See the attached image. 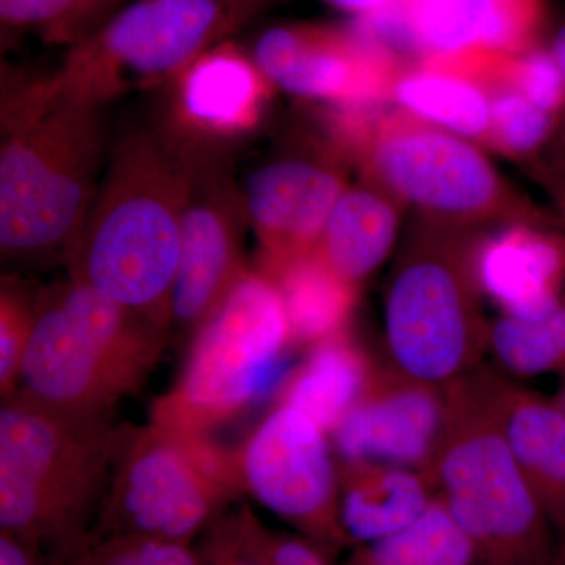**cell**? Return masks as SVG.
Wrapping results in <instances>:
<instances>
[{
  "label": "cell",
  "mask_w": 565,
  "mask_h": 565,
  "mask_svg": "<svg viewBox=\"0 0 565 565\" xmlns=\"http://www.w3.org/2000/svg\"><path fill=\"white\" fill-rule=\"evenodd\" d=\"M193 161L159 126L118 140L65 263L73 280L167 330Z\"/></svg>",
  "instance_id": "cell-1"
},
{
  "label": "cell",
  "mask_w": 565,
  "mask_h": 565,
  "mask_svg": "<svg viewBox=\"0 0 565 565\" xmlns=\"http://www.w3.org/2000/svg\"><path fill=\"white\" fill-rule=\"evenodd\" d=\"M106 107L41 79L3 98L0 252L18 266L66 263L111 151Z\"/></svg>",
  "instance_id": "cell-2"
},
{
  "label": "cell",
  "mask_w": 565,
  "mask_h": 565,
  "mask_svg": "<svg viewBox=\"0 0 565 565\" xmlns=\"http://www.w3.org/2000/svg\"><path fill=\"white\" fill-rule=\"evenodd\" d=\"M117 429L13 393L0 411V531L66 565L95 530Z\"/></svg>",
  "instance_id": "cell-3"
},
{
  "label": "cell",
  "mask_w": 565,
  "mask_h": 565,
  "mask_svg": "<svg viewBox=\"0 0 565 565\" xmlns=\"http://www.w3.org/2000/svg\"><path fill=\"white\" fill-rule=\"evenodd\" d=\"M167 341L161 323L68 277L40 289L14 393L62 414L110 422L145 384Z\"/></svg>",
  "instance_id": "cell-4"
},
{
  "label": "cell",
  "mask_w": 565,
  "mask_h": 565,
  "mask_svg": "<svg viewBox=\"0 0 565 565\" xmlns=\"http://www.w3.org/2000/svg\"><path fill=\"white\" fill-rule=\"evenodd\" d=\"M274 0H132L70 47L43 77L63 98L107 107L139 88L169 87L204 52L245 31Z\"/></svg>",
  "instance_id": "cell-5"
},
{
  "label": "cell",
  "mask_w": 565,
  "mask_h": 565,
  "mask_svg": "<svg viewBox=\"0 0 565 565\" xmlns=\"http://www.w3.org/2000/svg\"><path fill=\"white\" fill-rule=\"evenodd\" d=\"M427 475L484 565H559V542L468 375Z\"/></svg>",
  "instance_id": "cell-6"
},
{
  "label": "cell",
  "mask_w": 565,
  "mask_h": 565,
  "mask_svg": "<svg viewBox=\"0 0 565 565\" xmlns=\"http://www.w3.org/2000/svg\"><path fill=\"white\" fill-rule=\"evenodd\" d=\"M193 334L180 382L152 405L156 426L207 435L285 381L288 319L262 270H245Z\"/></svg>",
  "instance_id": "cell-7"
},
{
  "label": "cell",
  "mask_w": 565,
  "mask_h": 565,
  "mask_svg": "<svg viewBox=\"0 0 565 565\" xmlns=\"http://www.w3.org/2000/svg\"><path fill=\"white\" fill-rule=\"evenodd\" d=\"M239 493L236 456L211 444L207 435L152 423L121 427L90 539L147 535L192 544Z\"/></svg>",
  "instance_id": "cell-8"
},
{
  "label": "cell",
  "mask_w": 565,
  "mask_h": 565,
  "mask_svg": "<svg viewBox=\"0 0 565 565\" xmlns=\"http://www.w3.org/2000/svg\"><path fill=\"white\" fill-rule=\"evenodd\" d=\"M478 288L475 266L451 247L424 244L408 252L385 300V343L394 370L440 386L478 370L490 341Z\"/></svg>",
  "instance_id": "cell-9"
},
{
  "label": "cell",
  "mask_w": 565,
  "mask_h": 565,
  "mask_svg": "<svg viewBox=\"0 0 565 565\" xmlns=\"http://www.w3.org/2000/svg\"><path fill=\"white\" fill-rule=\"evenodd\" d=\"M329 434L277 404L236 455L243 492L297 533L337 553L351 546L341 523L340 463Z\"/></svg>",
  "instance_id": "cell-10"
},
{
  "label": "cell",
  "mask_w": 565,
  "mask_h": 565,
  "mask_svg": "<svg viewBox=\"0 0 565 565\" xmlns=\"http://www.w3.org/2000/svg\"><path fill=\"white\" fill-rule=\"evenodd\" d=\"M248 218L228 156L195 154L181 221V255L169 300V330L193 332L247 270Z\"/></svg>",
  "instance_id": "cell-11"
},
{
  "label": "cell",
  "mask_w": 565,
  "mask_h": 565,
  "mask_svg": "<svg viewBox=\"0 0 565 565\" xmlns=\"http://www.w3.org/2000/svg\"><path fill=\"white\" fill-rule=\"evenodd\" d=\"M452 411V385L416 381L375 364L366 392L330 434L340 463L429 471Z\"/></svg>",
  "instance_id": "cell-12"
},
{
  "label": "cell",
  "mask_w": 565,
  "mask_h": 565,
  "mask_svg": "<svg viewBox=\"0 0 565 565\" xmlns=\"http://www.w3.org/2000/svg\"><path fill=\"white\" fill-rule=\"evenodd\" d=\"M267 84L252 55L223 41L169 85L170 111L158 126L189 151L226 156L258 125Z\"/></svg>",
  "instance_id": "cell-13"
},
{
  "label": "cell",
  "mask_w": 565,
  "mask_h": 565,
  "mask_svg": "<svg viewBox=\"0 0 565 565\" xmlns=\"http://www.w3.org/2000/svg\"><path fill=\"white\" fill-rule=\"evenodd\" d=\"M379 180L401 199L452 217H476L497 203L500 181L467 141L408 129L390 134L373 151Z\"/></svg>",
  "instance_id": "cell-14"
},
{
  "label": "cell",
  "mask_w": 565,
  "mask_h": 565,
  "mask_svg": "<svg viewBox=\"0 0 565 565\" xmlns=\"http://www.w3.org/2000/svg\"><path fill=\"white\" fill-rule=\"evenodd\" d=\"M239 189L248 225L262 244V273L316 252L327 218L344 192L340 174L303 158L253 167Z\"/></svg>",
  "instance_id": "cell-15"
},
{
  "label": "cell",
  "mask_w": 565,
  "mask_h": 565,
  "mask_svg": "<svg viewBox=\"0 0 565 565\" xmlns=\"http://www.w3.org/2000/svg\"><path fill=\"white\" fill-rule=\"evenodd\" d=\"M522 468L565 561V416L553 397L526 388L497 366L468 374Z\"/></svg>",
  "instance_id": "cell-16"
},
{
  "label": "cell",
  "mask_w": 565,
  "mask_h": 565,
  "mask_svg": "<svg viewBox=\"0 0 565 565\" xmlns=\"http://www.w3.org/2000/svg\"><path fill=\"white\" fill-rule=\"evenodd\" d=\"M250 55L270 84L302 98H343L360 79L355 41L326 28L275 25Z\"/></svg>",
  "instance_id": "cell-17"
},
{
  "label": "cell",
  "mask_w": 565,
  "mask_h": 565,
  "mask_svg": "<svg viewBox=\"0 0 565 565\" xmlns=\"http://www.w3.org/2000/svg\"><path fill=\"white\" fill-rule=\"evenodd\" d=\"M475 273L504 316L541 318L565 294V244L550 234L512 230L482 248Z\"/></svg>",
  "instance_id": "cell-18"
},
{
  "label": "cell",
  "mask_w": 565,
  "mask_h": 565,
  "mask_svg": "<svg viewBox=\"0 0 565 565\" xmlns=\"http://www.w3.org/2000/svg\"><path fill=\"white\" fill-rule=\"evenodd\" d=\"M407 31L435 54L511 50L525 43L539 0H404Z\"/></svg>",
  "instance_id": "cell-19"
},
{
  "label": "cell",
  "mask_w": 565,
  "mask_h": 565,
  "mask_svg": "<svg viewBox=\"0 0 565 565\" xmlns=\"http://www.w3.org/2000/svg\"><path fill=\"white\" fill-rule=\"evenodd\" d=\"M437 498L426 471L381 463H340V512L351 546L401 533Z\"/></svg>",
  "instance_id": "cell-20"
},
{
  "label": "cell",
  "mask_w": 565,
  "mask_h": 565,
  "mask_svg": "<svg viewBox=\"0 0 565 565\" xmlns=\"http://www.w3.org/2000/svg\"><path fill=\"white\" fill-rule=\"evenodd\" d=\"M375 363L345 333L311 348L310 355L280 385V403L332 434L366 392Z\"/></svg>",
  "instance_id": "cell-21"
},
{
  "label": "cell",
  "mask_w": 565,
  "mask_h": 565,
  "mask_svg": "<svg viewBox=\"0 0 565 565\" xmlns=\"http://www.w3.org/2000/svg\"><path fill=\"white\" fill-rule=\"evenodd\" d=\"M263 274L280 294L291 344L313 348L344 333L355 303L356 285L341 277L318 253Z\"/></svg>",
  "instance_id": "cell-22"
},
{
  "label": "cell",
  "mask_w": 565,
  "mask_h": 565,
  "mask_svg": "<svg viewBox=\"0 0 565 565\" xmlns=\"http://www.w3.org/2000/svg\"><path fill=\"white\" fill-rule=\"evenodd\" d=\"M397 214L377 193L352 189L334 203L316 253L345 280L359 285L392 252Z\"/></svg>",
  "instance_id": "cell-23"
},
{
  "label": "cell",
  "mask_w": 565,
  "mask_h": 565,
  "mask_svg": "<svg viewBox=\"0 0 565 565\" xmlns=\"http://www.w3.org/2000/svg\"><path fill=\"white\" fill-rule=\"evenodd\" d=\"M470 541L440 497L401 533L353 546L344 565H481Z\"/></svg>",
  "instance_id": "cell-24"
},
{
  "label": "cell",
  "mask_w": 565,
  "mask_h": 565,
  "mask_svg": "<svg viewBox=\"0 0 565 565\" xmlns=\"http://www.w3.org/2000/svg\"><path fill=\"white\" fill-rule=\"evenodd\" d=\"M489 352L509 375H565V294L544 316L516 319L501 315L490 326Z\"/></svg>",
  "instance_id": "cell-25"
},
{
  "label": "cell",
  "mask_w": 565,
  "mask_h": 565,
  "mask_svg": "<svg viewBox=\"0 0 565 565\" xmlns=\"http://www.w3.org/2000/svg\"><path fill=\"white\" fill-rule=\"evenodd\" d=\"M396 99L405 109L462 136H481L490 128V103L475 85L441 76L414 74L396 85Z\"/></svg>",
  "instance_id": "cell-26"
},
{
  "label": "cell",
  "mask_w": 565,
  "mask_h": 565,
  "mask_svg": "<svg viewBox=\"0 0 565 565\" xmlns=\"http://www.w3.org/2000/svg\"><path fill=\"white\" fill-rule=\"evenodd\" d=\"M125 6V0H0V20L3 28L73 47Z\"/></svg>",
  "instance_id": "cell-27"
},
{
  "label": "cell",
  "mask_w": 565,
  "mask_h": 565,
  "mask_svg": "<svg viewBox=\"0 0 565 565\" xmlns=\"http://www.w3.org/2000/svg\"><path fill=\"white\" fill-rule=\"evenodd\" d=\"M66 565H203L199 550L185 542L147 535L90 539Z\"/></svg>",
  "instance_id": "cell-28"
},
{
  "label": "cell",
  "mask_w": 565,
  "mask_h": 565,
  "mask_svg": "<svg viewBox=\"0 0 565 565\" xmlns=\"http://www.w3.org/2000/svg\"><path fill=\"white\" fill-rule=\"evenodd\" d=\"M39 291L3 278L0 292V390L2 397L17 392L21 363L35 321Z\"/></svg>",
  "instance_id": "cell-29"
},
{
  "label": "cell",
  "mask_w": 565,
  "mask_h": 565,
  "mask_svg": "<svg viewBox=\"0 0 565 565\" xmlns=\"http://www.w3.org/2000/svg\"><path fill=\"white\" fill-rule=\"evenodd\" d=\"M490 115L494 136L503 147L514 152L541 147L556 121L555 114L535 106L522 92L501 93L490 103Z\"/></svg>",
  "instance_id": "cell-30"
},
{
  "label": "cell",
  "mask_w": 565,
  "mask_h": 565,
  "mask_svg": "<svg viewBox=\"0 0 565 565\" xmlns=\"http://www.w3.org/2000/svg\"><path fill=\"white\" fill-rule=\"evenodd\" d=\"M520 92L535 106L557 114L565 104V79L552 52H533L516 66Z\"/></svg>",
  "instance_id": "cell-31"
},
{
  "label": "cell",
  "mask_w": 565,
  "mask_h": 565,
  "mask_svg": "<svg viewBox=\"0 0 565 565\" xmlns=\"http://www.w3.org/2000/svg\"><path fill=\"white\" fill-rule=\"evenodd\" d=\"M199 552L203 565H253L237 544L230 514H223L203 534Z\"/></svg>",
  "instance_id": "cell-32"
},
{
  "label": "cell",
  "mask_w": 565,
  "mask_h": 565,
  "mask_svg": "<svg viewBox=\"0 0 565 565\" xmlns=\"http://www.w3.org/2000/svg\"><path fill=\"white\" fill-rule=\"evenodd\" d=\"M0 565H50L32 546L0 531Z\"/></svg>",
  "instance_id": "cell-33"
},
{
  "label": "cell",
  "mask_w": 565,
  "mask_h": 565,
  "mask_svg": "<svg viewBox=\"0 0 565 565\" xmlns=\"http://www.w3.org/2000/svg\"><path fill=\"white\" fill-rule=\"evenodd\" d=\"M323 2L329 3L334 9L349 11V13L373 17V14L392 9L397 3H404V0H323Z\"/></svg>",
  "instance_id": "cell-34"
},
{
  "label": "cell",
  "mask_w": 565,
  "mask_h": 565,
  "mask_svg": "<svg viewBox=\"0 0 565 565\" xmlns=\"http://www.w3.org/2000/svg\"><path fill=\"white\" fill-rule=\"evenodd\" d=\"M550 52H552L553 58H555L565 79V22L563 25H559L555 36H553L552 50Z\"/></svg>",
  "instance_id": "cell-35"
},
{
  "label": "cell",
  "mask_w": 565,
  "mask_h": 565,
  "mask_svg": "<svg viewBox=\"0 0 565 565\" xmlns=\"http://www.w3.org/2000/svg\"><path fill=\"white\" fill-rule=\"evenodd\" d=\"M561 379V385L559 390H557V393L555 396H553V401H555V404L557 407H559V411L563 412V415L565 416V375Z\"/></svg>",
  "instance_id": "cell-36"
},
{
  "label": "cell",
  "mask_w": 565,
  "mask_h": 565,
  "mask_svg": "<svg viewBox=\"0 0 565 565\" xmlns=\"http://www.w3.org/2000/svg\"><path fill=\"white\" fill-rule=\"evenodd\" d=\"M561 147H563L564 166H565V121H564V126H563V140H561ZM561 188H565V170H564V181L561 182Z\"/></svg>",
  "instance_id": "cell-37"
},
{
  "label": "cell",
  "mask_w": 565,
  "mask_h": 565,
  "mask_svg": "<svg viewBox=\"0 0 565 565\" xmlns=\"http://www.w3.org/2000/svg\"><path fill=\"white\" fill-rule=\"evenodd\" d=\"M561 189V203H563L564 212H565V188Z\"/></svg>",
  "instance_id": "cell-38"
},
{
  "label": "cell",
  "mask_w": 565,
  "mask_h": 565,
  "mask_svg": "<svg viewBox=\"0 0 565 565\" xmlns=\"http://www.w3.org/2000/svg\"><path fill=\"white\" fill-rule=\"evenodd\" d=\"M481 565H484V564H481Z\"/></svg>",
  "instance_id": "cell-39"
}]
</instances>
